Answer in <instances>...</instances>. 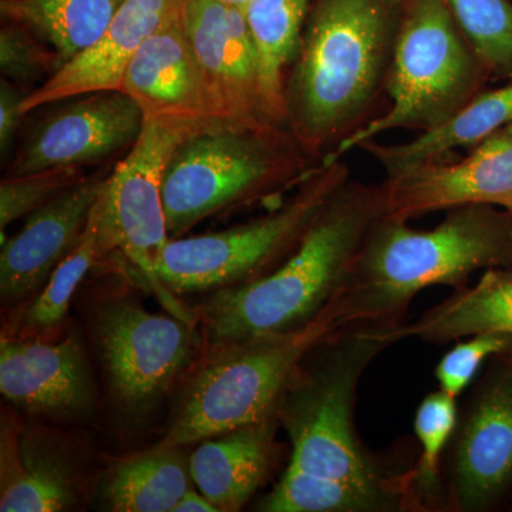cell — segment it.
<instances>
[{
  "mask_svg": "<svg viewBox=\"0 0 512 512\" xmlns=\"http://www.w3.org/2000/svg\"><path fill=\"white\" fill-rule=\"evenodd\" d=\"M185 0H124L94 45L63 64L25 97L23 113L83 96L120 90L128 64L148 37L183 12Z\"/></svg>",
  "mask_w": 512,
  "mask_h": 512,
  "instance_id": "obj_17",
  "label": "cell"
},
{
  "mask_svg": "<svg viewBox=\"0 0 512 512\" xmlns=\"http://www.w3.org/2000/svg\"><path fill=\"white\" fill-rule=\"evenodd\" d=\"M120 90L136 101L146 119L225 126L185 33L183 12L148 37L128 64Z\"/></svg>",
  "mask_w": 512,
  "mask_h": 512,
  "instance_id": "obj_16",
  "label": "cell"
},
{
  "mask_svg": "<svg viewBox=\"0 0 512 512\" xmlns=\"http://www.w3.org/2000/svg\"><path fill=\"white\" fill-rule=\"evenodd\" d=\"M500 207L507 208L508 211L512 212V197L508 198V200L501 202Z\"/></svg>",
  "mask_w": 512,
  "mask_h": 512,
  "instance_id": "obj_35",
  "label": "cell"
},
{
  "mask_svg": "<svg viewBox=\"0 0 512 512\" xmlns=\"http://www.w3.org/2000/svg\"><path fill=\"white\" fill-rule=\"evenodd\" d=\"M100 258L99 227L94 208L79 244L57 265L49 281L30 301L20 325L30 332H45L66 319L70 303L80 282Z\"/></svg>",
  "mask_w": 512,
  "mask_h": 512,
  "instance_id": "obj_27",
  "label": "cell"
},
{
  "mask_svg": "<svg viewBox=\"0 0 512 512\" xmlns=\"http://www.w3.org/2000/svg\"><path fill=\"white\" fill-rule=\"evenodd\" d=\"M491 82L487 67L444 0H403L389 83V107L323 161L396 130L427 133L446 124Z\"/></svg>",
  "mask_w": 512,
  "mask_h": 512,
  "instance_id": "obj_6",
  "label": "cell"
},
{
  "mask_svg": "<svg viewBox=\"0 0 512 512\" xmlns=\"http://www.w3.org/2000/svg\"><path fill=\"white\" fill-rule=\"evenodd\" d=\"M73 504L69 463L45 440L25 437L12 420L0 434V511L56 512Z\"/></svg>",
  "mask_w": 512,
  "mask_h": 512,
  "instance_id": "obj_21",
  "label": "cell"
},
{
  "mask_svg": "<svg viewBox=\"0 0 512 512\" xmlns=\"http://www.w3.org/2000/svg\"><path fill=\"white\" fill-rule=\"evenodd\" d=\"M512 121V80L487 89L443 126L421 133L409 143L383 144L370 140L360 146L387 175L413 165L447 157L456 148H471Z\"/></svg>",
  "mask_w": 512,
  "mask_h": 512,
  "instance_id": "obj_22",
  "label": "cell"
},
{
  "mask_svg": "<svg viewBox=\"0 0 512 512\" xmlns=\"http://www.w3.org/2000/svg\"><path fill=\"white\" fill-rule=\"evenodd\" d=\"M107 177L86 175L29 214L18 234L2 242L0 295L5 305H19L42 291L82 239Z\"/></svg>",
  "mask_w": 512,
  "mask_h": 512,
  "instance_id": "obj_15",
  "label": "cell"
},
{
  "mask_svg": "<svg viewBox=\"0 0 512 512\" xmlns=\"http://www.w3.org/2000/svg\"><path fill=\"white\" fill-rule=\"evenodd\" d=\"M403 0H313L285 89V127L322 163L387 97Z\"/></svg>",
  "mask_w": 512,
  "mask_h": 512,
  "instance_id": "obj_2",
  "label": "cell"
},
{
  "mask_svg": "<svg viewBox=\"0 0 512 512\" xmlns=\"http://www.w3.org/2000/svg\"><path fill=\"white\" fill-rule=\"evenodd\" d=\"M480 333L512 339V265L488 269L473 286L454 291L420 318L389 330L394 343L414 338L434 345Z\"/></svg>",
  "mask_w": 512,
  "mask_h": 512,
  "instance_id": "obj_20",
  "label": "cell"
},
{
  "mask_svg": "<svg viewBox=\"0 0 512 512\" xmlns=\"http://www.w3.org/2000/svg\"><path fill=\"white\" fill-rule=\"evenodd\" d=\"M350 180L342 160L322 161L303 183L264 215L220 232L170 239L156 262L174 295L211 293L256 281L301 244L328 202Z\"/></svg>",
  "mask_w": 512,
  "mask_h": 512,
  "instance_id": "obj_8",
  "label": "cell"
},
{
  "mask_svg": "<svg viewBox=\"0 0 512 512\" xmlns=\"http://www.w3.org/2000/svg\"><path fill=\"white\" fill-rule=\"evenodd\" d=\"M446 511L485 512L512 490V348L493 357L458 410L444 458Z\"/></svg>",
  "mask_w": 512,
  "mask_h": 512,
  "instance_id": "obj_10",
  "label": "cell"
},
{
  "mask_svg": "<svg viewBox=\"0 0 512 512\" xmlns=\"http://www.w3.org/2000/svg\"><path fill=\"white\" fill-rule=\"evenodd\" d=\"M278 416L204 440L190 458L192 481L218 511L241 510L278 456Z\"/></svg>",
  "mask_w": 512,
  "mask_h": 512,
  "instance_id": "obj_19",
  "label": "cell"
},
{
  "mask_svg": "<svg viewBox=\"0 0 512 512\" xmlns=\"http://www.w3.org/2000/svg\"><path fill=\"white\" fill-rule=\"evenodd\" d=\"M220 127V126H218ZM210 130L184 121L146 119L136 143L109 174L96 205L100 256L117 252L143 276L171 315L195 325L194 311L161 284L156 262L170 241L163 202L165 171L192 134Z\"/></svg>",
  "mask_w": 512,
  "mask_h": 512,
  "instance_id": "obj_9",
  "label": "cell"
},
{
  "mask_svg": "<svg viewBox=\"0 0 512 512\" xmlns=\"http://www.w3.org/2000/svg\"><path fill=\"white\" fill-rule=\"evenodd\" d=\"M511 348L512 339L495 333H480L466 340L460 339L441 357L434 370L439 389L457 399L466 392L485 360L493 359Z\"/></svg>",
  "mask_w": 512,
  "mask_h": 512,
  "instance_id": "obj_31",
  "label": "cell"
},
{
  "mask_svg": "<svg viewBox=\"0 0 512 512\" xmlns=\"http://www.w3.org/2000/svg\"><path fill=\"white\" fill-rule=\"evenodd\" d=\"M191 480L190 461L180 447L160 444L114 468L103 495L111 511L173 512Z\"/></svg>",
  "mask_w": 512,
  "mask_h": 512,
  "instance_id": "obj_25",
  "label": "cell"
},
{
  "mask_svg": "<svg viewBox=\"0 0 512 512\" xmlns=\"http://www.w3.org/2000/svg\"><path fill=\"white\" fill-rule=\"evenodd\" d=\"M79 97L30 133L6 177L52 168L83 170L133 147L146 121L136 101L121 90Z\"/></svg>",
  "mask_w": 512,
  "mask_h": 512,
  "instance_id": "obj_12",
  "label": "cell"
},
{
  "mask_svg": "<svg viewBox=\"0 0 512 512\" xmlns=\"http://www.w3.org/2000/svg\"><path fill=\"white\" fill-rule=\"evenodd\" d=\"M86 177L80 168H52L37 173L5 177L0 183V231L28 217L64 190Z\"/></svg>",
  "mask_w": 512,
  "mask_h": 512,
  "instance_id": "obj_29",
  "label": "cell"
},
{
  "mask_svg": "<svg viewBox=\"0 0 512 512\" xmlns=\"http://www.w3.org/2000/svg\"><path fill=\"white\" fill-rule=\"evenodd\" d=\"M389 330L343 326L302 360L276 412L291 441V460L259 511L420 512L410 444L375 451L356 429L360 379L394 345Z\"/></svg>",
  "mask_w": 512,
  "mask_h": 512,
  "instance_id": "obj_1",
  "label": "cell"
},
{
  "mask_svg": "<svg viewBox=\"0 0 512 512\" xmlns=\"http://www.w3.org/2000/svg\"><path fill=\"white\" fill-rule=\"evenodd\" d=\"M386 215L410 222L433 212L470 204H493L512 197V121L458 161L413 165L383 183Z\"/></svg>",
  "mask_w": 512,
  "mask_h": 512,
  "instance_id": "obj_13",
  "label": "cell"
},
{
  "mask_svg": "<svg viewBox=\"0 0 512 512\" xmlns=\"http://www.w3.org/2000/svg\"><path fill=\"white\" fill-rule=\"evenodd\" d=\"M222 3H227V5L237 6V8L244 9L247 6L249 0H220Z\"/></svg>",
  "mask_w": 512,
  "mask_h": 512,
  "instance_id": "obj_34",
  "label": "cell"
},
{
  "mask_svg": "<svg viewBox=\"0 0 512 512\" xmlns=\"http://www.w3.org/2000/svg\"><path fill=\"white\" fill-rule=\"evenodd\" d=\"M491 80H512V0H444Z\"/></svg>",
  "mask_w": 512,
  "mask_h": 512,
  "instance_id": "obj_28",
  "label": "cell"
},
{
  "mask_svg": "<svg viewBox=\"0 0 512 512\" xmlns=\"http://www.w3.org/2000/svg\"><path fill=\"white\" fill-rule=\"evenodd\" d=\"M26 96L28 92L22 87L3 77L0 84V154L3 160L8 156L20 124L26 117L22 110Z\"/></svg>",
  "mask_w": 512,
  "mask_h": 512,
  "instance_id": "obj_32",
  "label": "cell"
},
{
  "mask_svg": "<svg viewBox=\"0 0 512 512\" xmlns=\"http://www.w3.org/2000/svg\"><path fill=\"white\" fill-rule=\"evenodd\" d=\"M313 0H249L244 8L266 119L285 127V89Z\"/></svg>",
  "mask_w": 512,
  "mask_h": 512,
  "instance_id": "obj_23",
  "label": "cell"
},
{
  "mask_svg": "<svg viewBox=\"0 0 512 512\" xmlns=\"http://www.w3.org/2000/svg\"><path fill=\"white\" fill-rule=\"evenodd\" d=\"M63 66L59 55L46 46L35 33L16 23L8 22L0 30V70L5 79L10 80L25 92L30 93L37 80L49 79Z\"/></svg>",
  "mask_w": 512,
  "mask_h": 512,
  "instance_id": "obj_30",
  "label": "cell"
},
{
  "mask_svg": "<svg viewBox=\"0 0 512 512\" xmlns=\"http://www.w3.org/2000/svg\"><path fill=\"white\" fill-rule=\"evenodd\" d=\"M124 0H0L2 16L35 33L62 63L94 45Z\"/></svg>",
  "mask_w": 512,
  "mask_h": 512,
  "instance_id": "obj_24",
  "label": "cell"
},
{
  "mask_svg": "<svg viewBox=\"0 0 512 512\" xmlns=\"http://www.w3.org/2000/svg\"><path fill=\"white\" fill-rule=\"evenodd\" d=\"M319 164L278 124L198 131L177 148L165 171L168 234L183 237L208 218L281 204Z\"/></svg>",
  "mask_w": 512,
  "mask_h": 512,
  "instance_id": "obj_5",
  "label": "cell"
},
{
  "mask_svg": "<svg viewBox=\"0 0 512 512\" xmlns=\"http://www.w3.org/2000/svg\"><path fill=\"white\" fill-rule=\"evenodd\" d=\"M343 326L346 322L333 299L301 328L215 349L191 380L161 446H187L276 416L302 360Z\"/></svg>",
  "mask_w": 512,
  "mask_h": 512,
  "instance_id": "obj_7",
  "label": "cell"
},
{
  "mask_svg": "<svg viewBox=\"0 0 512 512\" xmlns=\"http://www.w3.org/2000/svg\"><path fill=\"white\" fill-rule=\"evenodd\" d=\"M384 215L383 184L349 180L278 268L208 293L194 311L205 339L220 348L312 322L345 288L367 234Z\"/></svg>",
  "mask_w": 512,
  "mask_h": 512,
  "instance_id": "obj_4",
  "label": "cell"
},
{
  "mask_svg": "<svg viewBox=\"0 0 512 512\" xmlns=\"http://www.w3.org/2000/svg\"><path fill=\"white\" fill-rule=\"evenodd\" d=\"M173 512H218V508L204 494L190 488L175 505Z\"/></svg>",
  "mask_w": 512,
  "mask_h": 512,
  "instance_id": "obj_33",
  "label": "cell"
},
{
  "mask_svg": "<svg viewBox=\"0 0 512 512\" xmlns=\"http://www.w3.org/2000/svg\"><path fill=\"white\" fill-rule=\"evenodd\" d=\"M456 397L443 390L427 394L414 417L419 454L413 470V490L420 512L446 511L444 458L456 430Z\"/></svg>",
  "mask_w": 512,
  "mask_h": 512,
  "instance_id": "obj_26",
  "label": "cell"
},
{
  "mask_svg": "<svg viewBox=\"0 0 512 512\" xmlns=\"http://www.w3.org/2000/svg\"><path fill=\"white\" fill-rule=\"evenodd\" d=\"M192 326L128 299L101 306L94 338L121 409L143 414L170 390L194 356Z\"/></svg>",
  "mask_w": 512,
  "mask_h": 512,
  "instance_id": "obj_11",
  "label": "cell"
},
{
  "mask_svg": "<svg viewBox=\"0 0 512 512\" xmlns=\"http://www.w3.org/2000/svg\"><path fill=\"white\" fill-rule=\"evenodd\" d=\"M511 265L512 212L500 205L453 208L431 229L383 217L367 234L335 302L346 325L396 328L424 289L460 291L476 272Z\"/></svg>",
  "mask_w": 512,
  "mask_h": 512,
  "instance_id": "obj_3",
  "label": "cell"
},
{
  "mask_svg": "<svg viewBox=\"0 0 512 512\" xmlns=\"http://www.w3.org/2000/svg\"><path fill=\"white\" fill-rule=\"evenodd\" d=\"M183 25L222 123H272L262 110L258 62L244 9L220 0H185Z\"/></svg>",
  "mask_w": 512,
  "mask_h": 512,
  "instance_id": "obj_14",
  "label": "cell"
},
{
  "mask_svg": "<svg viewBox=\"0 0 512 512\" xmlns=\"http://www.w3.org/2000/svg\"><path fill=\"white\" fill-rule=\"evenodd\" d=\"M0 392L29 413L76 416L87 412L93 390L82 346L72 338L59 343L3 338Z\"/></svg>",
  "mask_w": 512,
  "mask_h": 512,
  "instance_id": "obj_18",
  "label": "cell"
}]
</instances>
